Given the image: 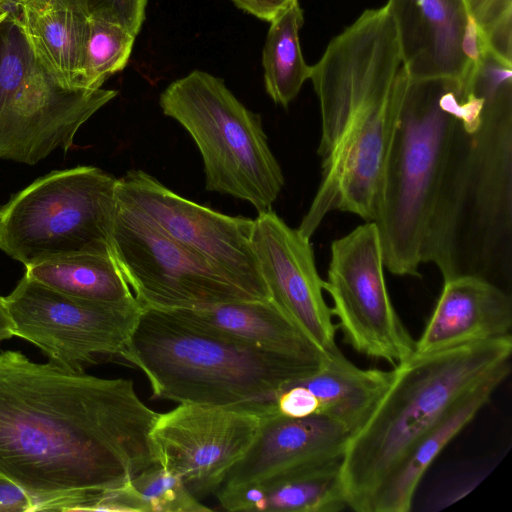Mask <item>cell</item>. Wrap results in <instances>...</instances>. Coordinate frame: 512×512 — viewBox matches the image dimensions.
I'll use <instances>...</instances> for the list:
<instances>
[{
	"label": "cell",
	"instance_id": "12",
	"mask_svg": "<svg viewBox=\"0 0 512 512\" xmlns=\"http://www.w3.org/2000/svg\"><path fill=\"white\" fill-rule=\"evenodd\" d=\"M377 226L368 221L332 242L324 290L345 342L394 366L415 351V340L390 300Z\"/></svg>",
	"mask_w": 512,
	"mask_h": 512
},
{
	"label": "cell",
	"instance_id": "18",
	"mask_svg": "<svg viewBox=\"0 0 512 512\" xmlns=\"http://www.w3.org/2000/svg\"><path fill=\"white\" fill-rule=\"evenodd\" d=\"M512 298L509 291L477 276L444 280L429 321L415 341L416 354H427L509 336Z\"/></svg>",
	"mask_w": 512,
	"mask_h": 512
},
{
	"label": "cell",
	"instance_id": "10",
	"mask_svg": "<svg viewBox=\"0 0 512 512\" xmlns=\"http://www.w3.org/2000/svg\"><path fill=\"white\" fill-rule=\"evenodd\" d=\"M110 246L142 308L172 310L257 300L218 268L119 203Z\"/></svg>",
	"mask_w": 512,
	"mask_h": 512
},
{
	"label": "cell",
	"instance_id": "33",
	"mask_svg": "<svg viewBox=\"0 0 512 512\" xmlns=\"http://www.w3.org/2000/svg\"><path fill=\"white\" fill-rule=\"evenodd\" d=\"M14 323L8 309L5 297L0 296V341L12 338Z\"/></svg>",
	"mask_w": 512,
	"mask_h": 512
},
{
	"label": "cell",
	"instance_id": "25",
	"mask_svg": "<svg viewBox=\"0 0 512 512\" xmlns=\"http://www.w3.org/2000/svg\"><path fill=\"white\" fill-rule=\"evenodd\" d=\"M303 23V10L295 0L270 21L263 47L265 89L270 98L283 107H288L295 99L311 74L299 41Z\"/></svg>",
	"mask_w": 512,
	"mask_h": 512
},
{
	"label": "cell",
	"instance_id": "21",
	"mask_svg": "<svg viewBox=\"0 0 512 512\" xmlns=\"http://www.w3.org/2000/svg\"><path fill=\"white\" fill-rule=\"evenodd\" d=\"M392 377L393 370L359 368L339 351L327 354L316 371L292 383L310 391L319 413L340 422L352 436L369 418Z\"/></svg>",
	"mask_w": 512,
	"mask_h": 512
},
{
	"label": "cell",
	"instance_id": "34",
	"mask_svg": "<svg viewBox=\"0 0 512 512\" xmlns=\"http://www.w3.org/2000/svg\"><path fill=\"white\" fill-rule=\"evenodd\" d=\"M11 10V4L0 0V23L6 19Z\"/></svg>",
	"mask_w": 512,
	"mask_h": 512
},
{
	"label": "cell",
	"instance_id": "3",
	"mask_svg": "<svg viewBox=\"0 0 512 512\" xmlns=\"http://www.w3.org/2000/svg\"><path fill=\"white\" fill-rule=\"evenodd\" d=\"M511 354L509 335L413 353L397 364L389 387L344 453L348 507L372 512L381 489L417 442L480 385L506 378Z\"/></svg>",
	"mask_w": 512,
	"mask_h": 512
},
{
	"label": "cell",
	"instance_id": "30",
	"mask_svg": "<svg viewBox=\"0 0 512 512\" xmlns=\"http://www.w3.org/2000/svg\"><path fill=\"white\" fill-rule=\"evenodd\" d=\"M468 12L475 18L483 32L497 21L512 14V0H464Z\"/></svg>",
	"mask_w": 512,
	"mask_h": 512
},
{
	"label": "cell",
	"instance_id": "31",
	"mask_svg": "<svg viewBox=\"0 0 512 512\" xmlns=\"http://www.w3.org/2000/svg\"><path fill=\"white\" fill-rule=\"evenodd\" d=\"M0 512H35L31 497L16 483L0 475Z\"/></svg>",
	"mask_w": 512,
	"mask_h": 512
},
{
	"label": "cell",
	"instance_id": "5",
	"mask_svg": "<svg viewBox=\"0 0 512 512\" xmlns=\"http://www.w3.org/2000/svg\"><path fill=\"white\" fill-rule=\"evenodd\" d=\"M457 81L409 77L387 153L373 221L385 268L419 276L428 233L462 122Z\"/></svg>",
	"mask_w": 512,
	"mask_h": 512
},
{
	"label": "cell",
	"instance_id": "2",
	"mask_svg": "<svg viewBox=\"0 0 512 512\" xmlns=\"http://www.w3.org/2000/svg\"><path fill=\"white\" fill-rule=\"evenodd\" d=\"M477 126L462 122L438 197L423 263L443 279L512 282V81L488 87Z\"/></svg>",
	"mask_w": 512,
	"mask_h": 512
},
{
	"label": "cell",
	"instance_id": "22",
	"mask_svg": "<svg viewBox=\"0 0 512 512\" xmlns=\"http://www.w3.org/2000/svg\"><path fill=\"white\" fill-rule=\"evenodd\" d=\"M504 379L495 377L480 385L417 442L381 489L372 512L410 511L415 492L429 466L476 416Z\"/></svg>",
	"mask_w": 512,
	"mask_h": 512
},
{
	"label": "cell",
	"instance_id": "14",
	"mask_svg": "<svg viewBox=\"0 0 512 512\" xmlns=\"http://www.w3.org/2000/svg\"><path fill=\"white\" fill-rule=\"evenodd\" d=\"M271 406L180 403L159 413L154 423L150 437L155 459L200 500L215 493L246 454Z\"/></svg>",
	"mask_w": 512,
	"mask_h": 512
},
{
	"label": "cell",
	"instance_id": "4",
	"mask_svg": "<svg viewBox=\"0 0 512 512\" xmlns=\"http://www.w3.org/2000/svg\"><path fill=\"white\" fill-rule=\"evenodd\" d=\"M121 358L148 379L153 398L259 408L321 364L201 329L167 310L142 308Z\"/></svg>",
	"mask_w": 512,
	"mask_h": 512
},
{
	"label": "cell",
	"instance_id": "7",
	"mask_svg": "<svg viewBox=\"0 0 512 512\" xmlns=\"http://www.w3.org/2000/svg\"><path fill=\"white\" fill-rule=\"evenodd\" d=\"M117 178L95 166L52 171L0 208V250L25 267L76 253H112Z\"/></svg>",
	"mask_w": 512,
	"mask_h": 512
},
{
	"label": "cell",
	"instance_id": "8",
	"mask_svg": "<svg viewBox=\"0 0 512 512\" xmlns=\"http://www.w3.org/2000/svg\"><path fill=\"white\" fill-rule=\"evenodd\" d=\"M409 81L399 48L375 63L353 103L343 130L322 158L321 182L297 228L307 238L332 211L373 221L380 182Z\"/></svg>",
	"mask_w": 512,
	"mask_h": 512
},
{
	"label": "cell",
	"instance_id": "19",
	"mask_svg": "<svg viewBox=\"0 0 512 512\" xmlns=\"http://www.w3.org/2000/svg\"><path fill=\"white\" fill-rule=\"evenodd\" d=\"M11 11L41 65L65 87L83 88L91 16L86 1L14 0Z\"/></svg>",
	"mask_w": 512,
	"mask_h": 512
},
{
	"label": "cell",
	"instance_id": "1",
	"mask_svg": "<svg viewBox=\"0 0 512 512\" xmlns=\"http://www.w3.org/2000/svg\"><path fill=\"white\" fill-rule=\"evenodd\" d=\"M158 415L130 379L0 352V475L35 511H93L103 492L158 464Z\"/></svg>",
	"mask_w": 512,
	"mask_h": 512
},
{
	"label": "cell",
	"instance_id": "23",
	"mask_svg": "<svg viewBox=\"0 0 512 512\" xmlns=\"http://www.w3.org/2000/svg\"><path fill=\"white\" fill-rule=\"evenodd\" d=\"M341 461L268 489L219 488L215 495L228 511L337 512L348 507Z\"/></svg>",
	"mask_w": 512,
	"mask_h": 512
},
{
	"label": "cell",
	"instance_id": "9",
	"mask_svg": "<svg viewBox=\"0 0 512 512\" xmlns=\"http://www.w3.org/2000/svg\"><path fill=\"white\" fill-rule=\"evenodd\" d=\"M117 94L65 87L36 59L11 10L0 23V159L34 165L58 148L67 151Z\"/></svg>",
	"mask_w": 512,
	"mask_h": 512
},
{
	"label": "cell",
	"instance_id": "20",
	"mask_svg": "<svg viewBox=\"0 0 512 512\" xmlns=\"http://www.w3.org/2000/svg\"><path fill=\"white\" fill-rule=\"evenodd\" d=\"M167 311L208 332L263 350L315 364L327 356L271 299Z\"/></svg>",
	"mask_w": 512,
	"mask_h": 512
},
{
	"label": "cell",
	"instance_id": "16",
	"mask_svg": "<svg viewBox=\"0 0 512 512\" xmlns=\"http://www.w3.org/2000/svg\"><path fill=\"white\" fill-rule=\"evenodd\" d=\"M350 438L344 425L326 415L292 418L274 406L264 414L255 441L219 488L268 489L295 479L341 461Z\"/></svg>",
	"mask_w": 512,
	"mask_h": 512
},
{
	"label": "cell",
	"instance_id": "13",
	"mask_svg": "<svg viewBox=\"0 0 512 512\" xmlns=\"http://www.w3.org/2000/svg\"><path fill=\"white\" fill-rule=\"evenodd\" d=\"M118 203L218 268L257 300L270 299L252 247L254 219L190 201L142 170L117 178Z\"/></svg>",
	"mask_w": 512,
	"mask_h": 512
},
{
	"label": "cell",
	"instance_id": "17",
	"mask_svg": "<svg viewBox=\"0 0 512 512\" xmlns=\"http://www.w3.org/2000/svg\"><path fill=\"white\" fill-rule=\"evenodd\" d=\"M403 65L412 80L448 79L460 86L466 71L461 40L464 0H388Z\"/></svg>",
	"mask_w": 512,
	"mask_h": 512
},
{
	"label": "cell",
	"instance_id": "26",
	"mask_svg": "<svg viewBox=\"0 0 512 512\" xmlns=\"http://www.w3.org/2000/svg\"><path fill=\"white\" fill-rule=\"evenodd\" d=\"M135 37L123 26L91 14L83 88L99 89L109 77L122 71L130 58Z\"/></svg>",
	"mask_w": 512,
	"mask_h": 512
},
{
	"label": "cell",
	"instance_id": "6",
	"mask_svg": "<svg viewBox=\"0 0 512 512\" xmlns=\"http://www.w3.org/2000/svg\"><path fill=\"white\" fill-rule=\"evenodd\" d=\"M163 113L191 135L204 163L205 188L272 209L284 184L261 116L246 108L224 80L193 70L160 94Z\"/></svg>",
	"mask_w": 512,
	"mask_h": 512
},
{
	"label": "cell",
	"instance_id": "15",
	"mask_svg": "<svg viewBox=\"0 0 512 512\" xmlns=\"http://www.w3.org/2000/svg\"><path fill=\"white\" fill-rule=\"evenodd\" d=\"M251 240L270 299L324 353L339 352L310 238L271 209L254 219Z\"/></svg>",
	"mask_w": 512,
	"mask_h": 512
},
{
	"label": "cell",
	"instance_id": "27",
	"mask_svg": "<svg viewBox=\"0 0 512 512\" xmlns=\"http://www.w3.org/2000/svg\"><path fill=\"white\" fill-rule=\"evenodd\" d=\"M143 512H205L183 481L160 464H154L130 481Z\"/></svg>",
	"mask_w": 512,
	"mask_h": 512
},
{
	"label": "cell",
	"instance_id": "32",
	"mask_svg": "<svg viewBox=\"0 0 512 512\" xmlns=\"http://www.w3.org/2000/svg\"><path fill=\"white\" fill-rule=\"evenodd\" d=\"M248 14L270 22L295 0H230Z\"/></svg>",
	"mask_w": 512,
	"mask_h": 512
},
{
	"label": "cell",
	"instance_id": "35",
	"mask_svg": "<svg viewBox=\"0 0 512 512\" xmlns=\"http://www.w3.org/2000/svg\"><path fill=\"white\" fill-rule=\"evenodd\" d=\"M3 1H5V2H7V3H9V4H12V2H13L14 0H3Z\"/></svg>",
	"mask_w": 512,
	"mask_h": 512
},
{
	"label": "cell",
	"instance_id": "24",
	"mask_svg": "<svg viewBox=\"0 0 512 512\" xmlns=\"http://www.w3.org/2000/svg\"><path fill=\"white\" fill-rule=\"evenodd\" d=\"M25 275L60 293L95 302L136 300L112 253H76L26 267Z\"/></svg>",
	"mask_w": 512,
	"mask_h": 512
},
{
	"label": "cell",
	"instance_id": "28",
	"mask_svg": "<svg viewBox=\"0 0 512 512\" xmlns=\"http://www.w3.org/2000/svg\"><path fill=\"white\" fill-rule=\"evenodd\" d=\"M92 15L115 22L137 35L145 19L147 0H85Z\"/></svg>",
	"mask_w": 512,
	"mask_h": 512
},
{
	"label": "cell",
	"instance_id": "29",
	"mask_svg": "<svg viewBox=\"0 0 512 512\" xmlns=\"http://www.w3.org/2000/svg\"><path fill=\"white\" fill-rule=\"evenodd\" d=\"M275 407L278 413L292 418L320 414L315 397L304 386L297 383H290L279 392Z\"/></svg>",
	"mask_w": 512,
	"mask_h": 512
},
{
	"label": "cell",
	"instance_id": "11",
	"mask_svg": "<svg viewBox=\"0 0 512 512\" xmlns=\"http://www.w3.org/2000/svg\"><path fill=\"white\" fill-rule=\"evenodd\" d=\"M14 335L27 340L49 361L75 370L103 357H121L142 307L102 303L53 290L25 274L5 297Z\"/></svg>",
	"mask_w": 512,
	"mask_h": 512
}]
</instances>
